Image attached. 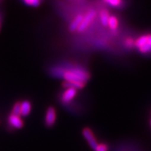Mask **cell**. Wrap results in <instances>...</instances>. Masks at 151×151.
<instances>
[{"instance_id": "6da1fadb", "label": "cell", "mask_w": 151, "mask_h": 151, "mask_svg": "<svg viewBox=\"0 0 151 151\" xmlns=\"http://www.w3.org/2000/svg\"><path fill=\"white\" fill-rule=\"evenodd\" d=\"M53 75L61 78L63 87L71 86L79 89L84 88L90 78V74L83 66L67 64L63 66L54 67L52 69Z\"/></svg>"}, {"instance_id": "7a4b0ae2", "label": "cell", "mask_w": 151, "mask_h": 151, "mask_svg": "<svg viewBox=\"0 0 151 151\" xmlns=\"http://www.w3.org/2000/svg\"><path fill=\"white\" fill-rule=\"evenodd\" d=\"M135 48L141 54L151 53V34L143 35L136 38Z\"/></svg>"}, {"instance_id": "3957f363", "label": "cell", "mask_w": 151, "mask_h": 151, "mask_svg": "<svg viewBox=\"0 0 151 151\" xmlns=\"http://www.w3.org/2000/svg\"><path fill=\"white\" fill-rule=\"evenodd\" d=\"M77 94H78V90L77 88L71 86L64 87V90L62 92L60 98H59L60 102L64 105L69 104L76 98Z\"/></svg>"}, {"instance_id": "277c9868", "label": "cell", "mask_w": 151, "mask_h": 151, "mask_svg": "<svg viewBox=\"0 0 151 151\" xmlns=\"http://www.w3.org/2000/svg\"><path fill=\"white\" fill-rule=\"evenodd\" d=\"M96 18V12L95 10H90V11L87 12L82 18V22H81L80 25L79 26L78 29H77V32L82 33L84 32L85 31L89 29V27L94 22V20Z\"/></svg>"}, {"instance_id": "5b68a950", "label": "cell", "mask_w": 151, "mask_h": 151, "mask_svg": "<svg viewBox=\"0 0 151 151\" xmlns=\"http://www.w3.org/2000/svg\"><path fill=\"white\" fill-rule=\"evenodd\" d=\"M57 121V112L54 107H49L46 111L44 117V123L47 127H52L55 125Z\"/></svg>"}, {"instance_id": "8992f818", "label": "cell", "mask_w": 151, "mask_h": 151, "mask_svg": "<svg viewBox=\"0 0 151 151\" xmlns=\"http://www.w3.org/2000/svg\"><path fill=\"white\" fill-rule=\"evenodd\" d=\"M82 134L83 137L85 138V140H86V142L90 145V147L94 150L97 144H99V141L96 139V135L92 130V129H90V127H85L82 130Z\"/></svg>"}, {"instance_id": "52a82bcc", "label": "cell", "mask_w": 151, "mask_h": 151, "mask_svg": "<svg viewBox=\"0 0 151 151\" xmlns=\"http://www.w3.org/2000/svg\"><path fill=\"white\" fill-rule=\"evenodd\" d=\"M8 123L11 127H12L13 129H16V130L23 128L24 126V122L22 119V117L12 113L8 117Z\"/></svg>"}, {"instance_id": "ba28073f", "label": "cell", "mask_w": 151, "mask_h": 151, "mask_svg": "<svg viewBox=\"0 0 151 151\" xmlns=\"http://www.w3.org/2000/svg\"><path fill=\"white\" fill-rule=\"evenodd\" d=\"M32 104L28 100H24L20 101V107H19V114L21 117H27L30 114L32 111Z\"/></svg>"}, {"instance_id": "9c48e42d", "label": "cell", "mask_w": 151, "mask_h": 151, "mask_svg": "<svg viewBox=\"0 0 151 151\" xmlns=\"http://www.w3.org/2000/svg\"><path fill=\"white\" fill-rule=\"evenodd\" d=\"M82 18H83V15L82 14H79V15H76V17H74V19L72 20V22L69 25V31L70 32H77L79 26L80 25L81 22H82Z\"/></svg>"}, {"instance_id": "30bf717a", "label": "cell", "mask_w": 151, "mask_h": 151, "mask_svg": "<svg viewBox=\"0 0 151 151\" xmlns=\"http://www.w3.org/2000/svg\"><path fill=\"white\" fill-rule=\"evenodd\" d=\"M110 14L109 12L107 9H102L99 13V17H100V22L103 26H107V23H108V20L109 19Z\"/></svg>"}, {"instance_id": "8fae6325", "label": "cell", "mask_w": 151, "mask_h": 151, "mask_svg": "<svg viewBox=\"0 0 151 151\" xmlns=\"http://www.w3.org/2000/svg\"><path fill=\"white\" fill-rule=\"evenodd\" d=\"M107 26L109 27V29L112 31H116L119 27V20L117 16L115 15H110L108 20Z\"/></svg>"}, {"instance_id": "7c38bea8", "label": "cell", "mask_w": 151, "mask_h": 151, "mask_svg": "<svg viewBox=\"0 0 151 151\" xmlns=\"http://www.w3.org/2000/svg\"><path fill=\"white\" fill-rule=\"evenodd\" d=\"M123 46L127 49H132L135 47V40L132 37H127L123 41Z\"/></svg>"}, {"instance_id": "4fadbf2b", "label": "cell", "mask_w": 151, "mask_h": 151, "mask_svg": "<svg viewBox=\"0 0 151 151\" xmlns=\"http://www.w3.org/2000/svg\"><path fill=\"white\" fill-rule=\"evenodd\" d=\"M105 2L112 7L119 8L120 7L121 5H122L123 1L122 0H106Z\"/></svg>"}, {"instance_id": "5bb4252c", "label": "cell", "mask_w": 151, "mask_h": 151, "mask_svg": "<svg viewBox=\"0 0 151 151\" xmlns=\"http://www.w3.org/2000/svg\"><path fill=\"white\" fill-rule=\"evenodd\" d=\"M94 151H109V146L106 143L99 142Z\"/></svg>"}, {"instance_id": "9a60e30c", "label": "cell", "mask_w": 151, "mask_h": 151, "mask_svg": "<svg viewBox=\"0 0 151 151\" xmlns=\"http://www.w3.org/2000/svg\"><path fill=\"white\" fill-rule=\"evenodd\" d=\"M26 5L32 7H37L40 5L41 0H23Z\"/></svg>"}, {"instance_id": "2e32d148", "label": "cell", "mask_w": 151, "mask_h": 151, "mask_svg": "<svg viewBox=\"0 0 151 151\" xmlns=\"http://www.w3.org/2000/svg\"><path fill=\"white\" fill-rule=\"evenodd\" d=\"M2 13L0 12V31H1V29H2Z\"/></svg>"}, {"instance_id": "e0dca14e", "label": "cell", "mask_w": 151, "mask_h": 151, "mask_svg": "<svg viewBox=\"0 0 151 151\" xmlns=\"http://www.w3.org/2000/svg\"><path fill=\"white\" fill-rule=\"evenodd\" d=\"M150 123H151V121H150Z\"/></svg>"}]
</instances>
